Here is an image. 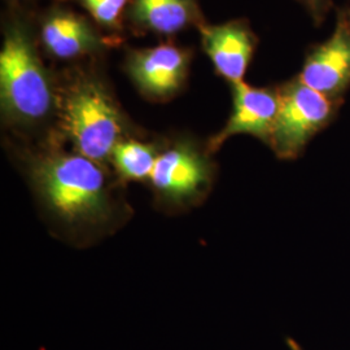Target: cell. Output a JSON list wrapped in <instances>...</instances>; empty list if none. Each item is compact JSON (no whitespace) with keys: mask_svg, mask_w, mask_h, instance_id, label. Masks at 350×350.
I'll use <instances>...</instances> for the list:
<instances>
[{"mask_svg":"<svg viewBox=\"0 0 350 350\" xmlns=\"http://www.w3.org/2000/svg\"><path fill=\"white\" fill-rule=\"evenodd\" d=\"M29 175L44 208L64 225L94 227L111 218V186L100 163L77 152H53L34 159Z\"/></svg>","mask_w":350,"mask_h":350,"instance_id":"1","label":"cell"},{"mask_svg":"<svg viewBox=\"0 0 350 350\" xmlns=\"http://www.w3.org/2000/svg\"><path fill=\"white\" fill-rule=\"evenodd\" d=\"M0 98L7 120L23 126L46 120L57 101L47 70L20 25L7 30L0 52Z\"/></svg>","mask_w":350,"mask_h":350,"instance_id":"2","label":"cell"},{"mask_svg":"<svg viewBox=\"0 0 350 350\" xmlns=\"http://www.w3.org/2000/svg\"><path fill=\"white\" fill-rule=\"evenodd\" d=\"M60 126L75 152L96 163L112 157L124 124L107 90L92 79H77L59 99Z\"/></svg>","mask_w":350,"mask_h":350,"instance_id":"3","label":"cell"},{"mask_svg":"<svg viewBox=\"0 0 350 350\" xmlns=\"http://www.w3.org/2000/svg\"><path fill=\"white\" fill-rule=\"evenodd\" d=\"M278 88L279 112L269 147L280 160H296L312 139L338 118L342 104L306 86L297 77Z\"/></svg>","mask_w":350,"mask_h":350,"instance_id":"4","label":"cell"},{"mask_svg":"<svg viewBox=\"0 0 350 350\" xmlns=\"http://www.w3.org/2000/svg\"><path fill=\"white\" fill-rule=\"evenodd\" d=\"M150 180L159 199L182 206L208 192L212 186L213 165L195 147L180 143L159 153Z\"/></svg>","mask_w":350,"mask_h":350,"instance_id":"5","label":"cell"},{"mask_svg":"<svg viewBox=\"0 0 350 350\" xmlns=\"http://www.w3.org/2000/svg\"><path fill=\"white\" fill-rule=\"evenodd\" d=\"M297 78L328 99L344 103L350 90V26L340 10L334 33L309 50Z\"/></svg>","mask_w":350,"mask_h":350,"instance_id":"6","label":"cell"},{"mask_svg":"<svg viewBox=\"0 0 350 350\" xmlns=\"http://www.w3.org/2000/svg\"><path fill=\"white\" fill-rule=\"evenodd\" d=\"M232 86V112L225 127L209 140L208 150H219L227 139L240 134L269 146L279 112V88H254L238 82Z\"/></svg>","mask_w":350,"mask_h":350,"instance_id":"7","label":"cell"},{"mask_svg":"<svg viewBox=\"0 0 350 350\" xmlns=\"http://www.w3.org/2000/svg\"><path fill=\"white\" fill-rule=\"evenodd\" d=\"M188 64L187 51L174 44H160L134 52L129 59V73L143 94L161 99L182 88Z\"/></svg>","mask_w":350,"mask_h":350,"instance_id":"8","label":"cell"},{"mask_svg":"<svg viewBox=\"0 0 350 350\" xmlns=\"http://www.w3.org/2000/svg\"><path fill=\"white\" fill-rule=\"evenodd\" d=\"M202 46L217 73L231 85L243 82L257 47V37L247 21L201 27Z\"/></svg>","mask_w":350,"mask_h":350,"instance_id":"9","label":"cell"},{"mask_svg":"<svg viewBox=\"0 0 350 350\" xmlns=\"http://www.w3.org/2000/svg\"><path fill=\"white\" fill-rule=\"evenodd\" d=\"M42 40L52 56L75 59L99 47L100 39L88 21L75 13H52L42 26Z\"/></svg>","mask_w":350,"mask_h":350,"instance_id":"10","label":"cell"},{"mask_svg":"<svg viewBox=\"0 0 350 350\" xmlns=\"http://www.w3.org/2000/svg\"><path fill=\"white\" fill-rule=\"evenodd\" d=\"M131 20L143 30L172 36L199 20L195 0H131Z\"/></svg>","mask_w":350,"mask_h":350,"instance_id":"11","label":"cell"},{"mask_svg":"<svg viewBox=\"0 0 350 350\" xmlns=\"http://www.w3.org/2000/svg\"><path fill=\"white\" fill-rule=\"evenodd\" d=\"M157 156L159 153L152 144L129 139L116 146L111 160L122 179L140 182L150 179Z\"/></svg>","mask_w":350,"mask_h":350,"instance_id":"12","label":"cell"},{"mask_svg":"<svg viewBox=\"0 0 350 350\" xmlns=\"http://www.w3.org/2000/svg\"><path fill=\"white\" fill-rule=\"evenodd\" d=\"M129 0H82L91 16L108 27H117L121 23L122 13Z\"/></svg>","mask_w":350,"mask_h":350,"instance_id":"13","label":"cell"},{"mask_svg":"<svg viewBox=\"0 0 350 350\" xmlns=\"http://www.w3.org/2000/svg\"><path fill=\"white\" fill-rule=\"evenodd\" d=\"M309 13L314 24L321 26L325 23L327 14L334 8L332 0H296Z\"/></svg>","mask_w":350,"mask_h":350,"instance_id":"14","label":"cell"},{"mask_svg":"<svg viewBox=\"0 0 350 350\" xmlns=\"http://www.w3.org/2000/svg\"><path fill=\"white\" fill-rule=\"evenodd\" d=\"M288 348L291 350H304L301 348L300 344L297 341H295L293 338H287Z\"/></svg>","mask_w":350,"mask_h":350,"instance_id":"15","label":"cell"},{"mask_svg":"<svg viewBox=\"0 0 350 350\" xmlns=\"http://www.w3.org/2000/svg\"><path fill=\"white\" fill-rule=\"evenodd\" d=\"M341 13L344 14V17H345V20L348 21V24L350 26V5L349 7H344V8H338Z\"/></svg>","mask_w":350,"mask_h":350,"instance_id":"16","label":"cell"}]
</instances>
